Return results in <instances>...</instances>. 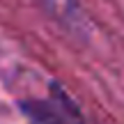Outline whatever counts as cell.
<instances>
[{
    "label": "cell",
    "mask_w": 124,
    "mask_h": 124,
    "mask_svg": "<svg viewBox=\"0 0 124 124\" xmlns=\"http://www.w3.org/2000/svg\"><path fill=\"white\" fill-rule=\"evenodd\" d=\"M25 113L35 124H83L78 113L60 97L51 101H32L25 106Z\"/></svg>",
    "instance_id": "6da1fadb"
},
{
    "label": "cell",
    "mask_w": 124,
    "mask_h": 124,
    "mask_svg": "<svg viewBox=\"0 0 124 124\" xmlns=\"http://www.w3.org/2000/svg\"><path fill=\"white\" fill-rule=\"evenodd\" d=\"M44 2L53 5V7H67V5H69L71 0H44ZM67 9H71V7H67Z\"/></svg>",
    "instance_id": "7a4b0ae2"
}]
</instances>
